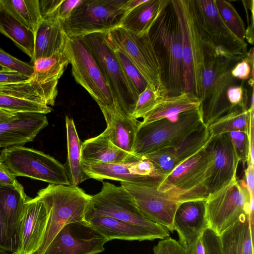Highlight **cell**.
<instances>
[{"label":"cell","instance_id":"obj_7","mask_svg":"<svg viewBox=\"0 0 254 254\" xmlns=\"http://www.w3.org/2000/svg\"><path fill=\"white\" fill-rule=\"evenodd\" d=\"M126 0H83L63 21L68 37L107 33L121 26L125 16Z\"/></svg>","mask_w":254,"mask_h":254},{"label":"cell","instance_id":"obj_45","mask_svg":"<svg viewBox=\"0 0 254 254\" xmlns=\"http://www.w3.org/2000/svg\"><path fill=\"white\" fill-rule=\"evenodd\" d=\"M31 78L6 68L0 70V85L25 81Z\"/></svg>","mask_w":254,"mask_h":254},{"label":"cell","instance_id":"obj_19","mask_svg":"<svg viewBox=\"0 0 254 254\" xmlns=\"http://www.w3.org/2000/svg\"><path fill=\"white\" fill-rule=\"evenodd\" d=\"M50 211L36 197H28L18 240L19 254H34L39 248L44 236Z\"/></svg>","mask_w":254,"mask_h":254},{"label":"cell","instance_id":"obj_12","mask_svg":"<svg viewBox=\"0 0 254 254\" xmlns=\"http://www.w3.org/2000/svg\"><path fill=\"white\" fill-rule=\"evenodd\" d=\"M209 229L220 236L243 215H253L254 197L237 179L205 200Z\"/></svg>","mask_w":254,"mask_h":254},{"label":"cell","instance_id":"obj_30","mask_svg":"<svg viewBox=\"0 0 254 254\" xmlns=\"http://www.w3.org/2000/svg\"><path fill=\"white\" fill-rule=\"evenodd\" d=\"M169 1L146 0L127 13L121 27L137 35L148 33L153 22Z\"/></svg>","mask_w":254,"mask_h":254},{"label":"cell","instance_id":"obj_48","mask_svg":"<svg viewBox=\"0 0 254 254\" xmlns=\"http://www.w3.org/2000/svg\"><path fill=\"white\" fill-rule=\"evenodd\" d=\"M184 254H207L203 240V235L193 243L182 247Z\"/></svg>","mask_w":254,"mask_h":254},{"label":"cell","instance_id":"obj_23","mask_svg":"<svg viewBox=\"0 0 254 254\" xmlns=\"http://www.w3.org/2000/svg\"><path fill=\"white\" fill-rule=\"evenodd\" d=\"M101 111L107 123L104 131L110 141L120 149L131 154L140 122L126 115L119 106Z\"/></svg>","mask_w":254,"mask_h":254},{"label":"cell","instance_id":"obj_15","mask_svg":"<svg viewBox=\"0 0 254 254\" xmlns=\"http://www.w3.org/2000/svg\"><path fill=\"white\" fill-rule=\"evenodd\" d=\"M108 240L87 222L64 226L43 254H98Z\"/></svg>","mask_w":254,"mask_h":254},{"label":"cell","instance_id":"obj_16","mask_svg":"<svg viewBox=\"0 0 254 254\" xmlns=\"http://www.w3.org/2000/svg\"><path fill=\"white\" fill-rule=\"evenodd\" d=\"M133 196L136 204L146 218L173 232V220L180 203L171 199L157 187L121 182Z\"/></svg>","mask_w":254,"mask_h":254},{"label":"cell","instance_id":"obj_40","mask_svg":"<svg viewBox=\"0 0 254 254\" xmlns=\"http://www.w3.org/2000/svg\"><path fill=\"white\" fill-rule=\"evenodd\" d=\"M0 65L31 77L34 73L32 64L22 61L5 52L0 47Z\"/></svg>","mask_w":254,"mask_h":254},{"label":"cell","instance_id":"obj_46","mask_svg":"<svg viewBox=\"0 0 254 254\" xmlns=\"http://www.w3.org/2000/svg\"><path fill=\"white\" fill-rule=\"evenodd\" d=\"M83 0H62L58 11L59 18L64 21L66 19Z\"/></svg>","mask_w":254,"mask_h":254},{"label":"cell","instance_id":"obj_26","mask_svg":"<svg viewBox=\"0 0 254 254\" xmlns=\"http://www.w3.org/2000/svg\"><path fill=\"white\" fill-rule=\"evenodd\" d=\"M87 222L109 241L115 239L139 241L160 239L157 235L143 227L108 216L96 217Z\"/></svg>","mask_w":254,"mask_h":254},{"label":"cell","instance_id":"obj_55","mask_svg":"<svg viewBox=\"0 0 254 254\" xmlns=\"http://www.w3.org/2000/svg\"></svg>","mask_w":254,"mask_h":254},{"label":"cell","instance_id":"obj_38","mask_svg":"<svg viewBox=\"0 0 254 254\" xmlns=\"http://www.w3.org/2000/svg\"><path fill=\"white\" fill-rule=\"evenodd\" d=\"M112 48L127 80L138 96L148 86L146 81L125 54Z\"/></svg>","mask_w":254,"mask_h":254},{"label":"cell","instance_id":"obj_29","mask_svg":"<svg viewBox=\"0 0 254 254\" xmlns=\"http://www.w3.org/2000/svg\"><path fill=\"white\" fill-rule=\"evenodd\" d=\"M201 104L200 100L192 93L159 97L153 108L143 117L141 122L146 124L195 109L200 107Z\"/></svg>","mask_w":254,"mask_h":254},{"label":"cell","instance_id":"obj_10","mask_svg":"<svg viewBox=\"0 0 254 254\" xmlns=\"http://www.w3.org/2000/svg\"><path fill=\"white\" fill-rule=\"evenodd\" d=\"M0 161L15 177L70 185L64 165L42 151L23 146L6 147L1 151Z\"/></svg>","mask_w":254,"mask_h":254},{"label":"cell","instance_id":"obj_5","mask_svg":"<svg viewBox=\"0 0 254 254\" xmlns=\"http://www.w3.org/2000/svg\"><path fill=\"white\" fill-rule=\"evenodd\" d=\"M180 26L183 54L185 92L199 99L201 79L207 55L214 53L200 36L192 12L190 0H171Z\"/></svg>","mask_w":254,"mask_h":254},{"label":"cell","instance_id":"obj_53","mask_svg":"<svg viewBox=\"0 0 254 254\" xmlns=\"http://www.w3.org/2000/svg\"><path fill=\"white\" fill-rule=\"evenodd\" d=\"M0 254H19L16 252H12L11 254H9L6 251L0 248Z\"/></svg>","mask_w":254,"mask_h":254},{"label":"cell","instance_id":"obj_28","mask_svg":"<svg viewBox=\"0 0 254 254\" xmlns=\"http://www.w3.org/2000/svg\"><path fill=\"white\" fill-rule=\"evenodd\" d=\"M252 219L243 215L219 236L221 254H253Z\"/></svg>","mask_w":254,"mask_h":254},{"label":"cell","instance_id":"obj_32","mask_svg":"<svg viewBox=\"0 0 254 254\" xmlns=\"http://www.w3.org/2000/svg\"><path fill=\"white\" fill-rule=\"evenodd\" d=\"M66 128L67 158L66 170L70 185L78 186L81 183L89 179L83 172L82 167L81 142L73 120L68 116L65 117Z\"/></svg>","mask_w":254,"mask_h":254},{"label":"cell","instance_id":"obj_51","mask_svg":"<svg viewBox=\"0 0 254 254\" xmlns=\"http://www.w3.org/2000/svg\"><path fill=\"white\" fill-rule=\"evenodd\" d=\"M16 116L17 113L0 109V122L13 119Z\"/></svg>","mask_w":254,"mask_h":254},{"label":"cell","instance_id":"obj_49","mask_svg":"<svg viewBox=\"0 0 254 254\" xmlns=\"http://www.w3.org/2000/svg\"><path fill=\"white\" fill-rule=\"evenodd\" d=\"M254 164L249 163L245 169V175L241 180L244 186L248 190L250 197H254Z\"/></svg>","mask_w":254,"mask_h":254},{"label":"cell","instance_id":"obj_6","mask_svg":"<svg viewBox=\"0 0 254 254\" xmlns=\"http://www.w3.org/2000/svg\"><path fill=\"white\" fill-rule=\"evenodd\" d=\"M104 216L143 227L163 240L169 237V231L165 227L150 221L142 214L131 194L122 186H117L103 182L101 190L91 195L85 219Z\"/></svg>","mask_w":254,"mask_h":254},{"label":"cell","instance_id":"obj_43","mask_svg":"<svg viewBox=\"0 0 254 254\" xmlns=\"http://www.w3.org/2000/svg\"><path fill=\"white\" fill-rule=\"evenodd\" d=\"M154 254H184V250L179 242L168 237L160 241L153 247Z\"/></svg>","mask_w":254,"mask_h":254},{"label":"cell","instance_id":"obj_25","mask_svg":"<svg viewBox=\"0 0 254 254\" xmlns=\"http://www.w3.org/2000/svg\"><path fill=\"white\" fill-rule=\"evenodd\" d=\"M67 37L62 20L55 17L42 18L35 35L32 63L38 58L48 57L64 52Z\"/></svg>","mask_w":254,"mask_h":254},{"label":"cell","instance_id":"obj_21","mask_svg":"<svg viewBox=\"0 0 254 254\" xmlns=\"http://www.w3.org/2000/svg\"><path fill=\"white\" fill-rule=\"evenodd\" d=\"M173 226L182 247L193 243L203 235L209 228L205 200L180 203L175 213Z\"/></svg>","mask_w":254,"mask_h":254},{"label":"cell","instance_id":"obj_18","mask_svg":"<svg viewBox=\"0 0 254 254\" xmlns=\"http://www.w3.org/2000/svg\"><path fill=\"white\" fill-rule=\"evenodd\" d=\"M207 145L211 152L213 159L209 185L210 194L237 179L236 172L240 160L229 133L212 136Z\"/></svg>","mask_w":254,"mask_h":254},{"label":"cell","instance_id":"obj_33","mask_svg":"<svg viewBox=\"0 0 254 254\" xmlns=\"http://www.w3.org/2000/svg\"><path fill=\"white\" fill-rule=\"evenodd\" d=\"M0 6L35 35L42 19L39 0H0Z\"/></svg>","mask_w":254,"mask_h":254},{"label":"cell","instance_id":"obj_4","mask_svg":"<svg viewBox=\"0 0 254 254\" xmlns=\"http://www.w3.org/2000/svg\"><path fill=\"white\" fill-rule=\"evenodd\" d=\"M202 124L200 107L146 124L140 122L131 154L141 157L172 146Z\"/></svg>","mask_w":254,"mask_h":254},{"label":"cell","instance_id":"obj_27","mask_svg":"<svg viewBox=\"0 0 254 254\" xmlns=\"http://www.w3.org/2000/svg\"><path fill=\"white\" fill-rule=\"evenodd\" d=\"M132 155L115 146L104 131L82 142L81 158L84 165L122 163Z\"/></svg>","mask_w":254,"mask_h":254},{"label":"cell","instance_id":"obj_14","mask_svg":"<svg viewBox=\"0 0 254 254\" xmlns=\"http://www.w3.org/2000/svg\"><path fill=\"white\" fill-rule=\"evenodd\" d=\"M82 167L89 179H110L157 188L167 176L151 160L133 154L124 162L82 164Z\"/></svg>","mask_w":254,"mask_h":254},{"label":"cell","instance_id":"obj_50","mask_svg":"<svg viewBox=\"0 0 254 254\" xmlns=\"http://www.w3.org/2000/svg\"><path fill=\"white\" fill-rule=\"evenodd\" d=\"M0 248L10 252H15L12 243L9 239L7 232L0 212Z\"/></svg>","mask_w":254,"mask_h":254},{"label":"cell","instance_id":"obj_24","mask_svg":"<svg viewBox=\"0 0 254 254\" xmlns=\"http://www.w3.org/2000/svg\"><path fill=\"white\" fill-rule=\"evenodd\" d=\"M232 67L219 75L201 102L202 122L207 127L233 110L227 101L226 91L230 86L241 81L232 76Z\"/></svg>","mask_w":254,"mask_h":254},{"label":"cell","instance_id":"obj_52","mask_svg":"<svg viewBox=\"0 0 254 254\" xmlns=\"http://www.w3.org/2000/svg\"><path fill=\"white\" fill-rule=\"evenodd\" d=\"M146 0H127L126 4V9L128 13L133 9L145 2Z\"/></svg>","mask_w":254,"mask_h":254},{"label":"cell","instance_id":"obj_20","mask_svg":"<svg viewBox=\"0 0 254 254\" xmlns=\"http://www.w3.org/2000/svg\"><path fill=\"white\" fill-rule=\"evenodd\" d=\"M48 125L45 114L18 112L12 120L0 122V147L22 146L32 142Z\"/></svg>","mask_w":254,"mask_h":254},{"label":"cell","instance_id":"obj_41","mask_svg":"<svg viewBox=\"0 0 254 254\" xmlns=\"http://www.w3.org/2000/svg\"><path fill=\"white\" fill-rule=\"evenodd\" d=\"M253 48L247 52L246 56L237 62L231 68V74L235 78L246 81L254 76Z\"/></svg>","mask_w":254,"mask_h":254},{"label":"cell","instance_id":"obj_42","mask_svg":"<svg viewBox=\"0 0 254 254\" xmlns=\"http://www.w3.org/2000/svg\"><path fill=\"white\" fill-rule=\"evenodd\" d=\"M236 154L245 168L249 161V135L242 131H232L229 133Z\"/></svg>","mask_w":254,"mask_h":254},{"label":"cell","instance_id":"obj_11","mask_svg":"<svg viewBox=\"0 0 254 254\" xmlns=\"http://www.w3.org/2000/svg\"><path fill=\"white\" fill-rule=\"evenodd\" d=\"M195 21L205 46L220 56L244 58L246 41L237 38L221 18L214 0H190Z\"/></svg>","mask_w":254,"mask_h":254},{"label":"cell","instance_id":"obj_17","mask_svg":"<svg viewBox=\"0 0 254 254\" xmlns=\"http://www.w3.org/2000/svg\"><path fill=\"white\" fill-rule=\"evenodd\" d=\"M211 137L208 127L202 124L174 145L142 157L152 161L163 173L167 175L177 166L203 148Z\"/></svg>","mask_w":254,"mask_h":254},{"label":"cell","instance_id":"obj_34","mask_svg":"<svg viewBox=\"0 0 254 254\" xmlns=\"http://www.w3.org/2000/svg\"><path fill=\"white\" fill-rule=\"evenodd\" d=\"M68 64L64 51L38 58L33 62L34 73L31 78L40 83L59 81Z\"/></svg>","mask_w":254,"mask_h":254},{"label":"cell","instance_id":"obj_9","mask_svg":"<svg viewBox=\"0 0 254 254\" xmlns=\"http://www.w3.org/2000/svg\"><path fill=\"white\" fill-rule=\"evenodd\" d=\"M106 36L112 48L126 55L151 89L160 97L167 96L159 59L148 33L137 35L119 27Z\"/></svg>","mask_w":254,"mask_h":254},{"label":"cell","instance_id":"obj_35","mask_svg":"<svg viewBox=\"0 0 254 254\" xmlns=\"http://www.w3.org/2000/svg\"><path fill=\"white\" fill-rule=\"evenodd\" d=\"M250 113L245 107H238L208 126L211 136L232 131H242L249 135Z\"/></svg>","mask_w":254,"mask_h":254},{"label":"cell","instance_id":"obj_47","mask_svg":"<svg viewBox=\"0 0 254 254\" xmlns=\"http://www.w3.org/2000/svg\"><path fill=\"white\" fill-rule=\"evenodd\" d=\"M0 185L17 187L21 185L0 161Z\"/></svg>","mask_w":254,"mask_h":254},{"label":"cell","instance_id":"obj_22","mask_svg":"<svg viewBox=\"0 0 254 254\" xmlns=\"http://www.w3.org/2000/svg\"><path fill=\"white\" fill-rule=\"evenodd\" d=\"M28 197L22 185L17 187L0 185V212L15 252Z\"/></svg>","mask_w":254,"mask_h":254},{"label":"cell","instance_id":"obj_3","mask_svg":"<svg viewBox=\"0 0 254 254\" xmlns=\"http://www.w3.org/2000/svg\"><path fill=\"white\" fill-rule=\"evenodd\" d=\"M207 144L168 174L158 190L179 203L206 200L210 194L213 164L212 153Z\"/></svg>","mask_w":254,"mask_h":254},{"label":"cell","instance_id":"obj_54","mask_svg":"<svg viewBox=\"0 0 254 254\" xmlns=\"http://www.w3.org/2000/svg\"><path fill=\"white\" fill-rule=\"evenodd\" d=\"M4 68H3L2 67H1L0 65V70H2Z\"/></svg>","mask_w":254,"mask_h":254},{"label":"cell","instance_id":"obj_13","mask_svg":"<svg viewBox=\"0 0 254 254\" xmlns=\"http://www.w3.org/2000/svg\"><path fill=\"white\" fill-rule=\"evenodd\" d=\"M82 37L107 82L116 103L131 117L138 96L127 80L107 40L106 33H92Z\"/></svg>","mask_w":254,"mask_h":254},{"label":"cell","instance_id":"obj_1","mask_svg":"<svg viewBox=\"0 0 254 254\" xmlns=\"http://www.w3.org/2000/svg\"><path fill=\"white\" fill-rule=\"evenodd\" d=\"M148 35L159 59L167 96L185 93L181 34L171 0L153 22Z\"/></svg>","mask_w":254,"mask_h":254},{"label":"cell","instance_id":"obj_44","mask_svg":"<svg viewBox=\"0 0 254 254\" xmlns=\"http://www.w3.org/2000/svg\"><path fill=\"white\" fill-rule=\"evenodd\" d=\"M39 7L42 18L58 17V11L62 0H39Z\"/></svg>","mask_w":254,"mask_h":254},{"label":"cell","instance_id":"obj_37","mask_svg":"<svg viewBox=\"0 0 254 254\" xmlns=\"http://www.w3.org/2000/svg\"><path fill=\"white\" fill-rule=\"evenodd\" d=\"M0 109L12 112H34L44 114L52 112L50 106L33 101L0 94Z\"/></svg>","mask_w":254,"mask_h":254},{"label":"cell","instance_id":"obj_2","mask_svg":"<svg viewBox=\"0 0 254 254\" xmlns=\"http://www.w3.org/2000/svg\"><path fill=\"white\" fill-rule=\"evenodd\" d=\"M91 195L78 186L49 184L40 190L36 197L50 211L41 246L34 254H43L54 238L65 225L87 222L85 213Z\"/></svg>","mask_w":254,"mask_h":254},{"label":"cell","instance_id":"obj_31","mask_svg":"<svg viewBox=\"0 0 254 254\" xmlns=\"http://www.w3.org/2000/svg\"><path fill=\"white\" fill-rule=\"evenodd\" d=\"M0 33L10 39L33 62L35 35L14 16L0 6Z\"/></svg>","mask_w":254,"mask_h":254},{"label":"cell","instance_id":"obj_39","mask_svg":"<svg viewBox=\"0 0 254 254\" xmlns=\"http://www.w3.org/2000/svg\"><path fill=\"white\" fill-rule=\"evenodd\" d=\"M160 96L148 86L138 97L131 117L137 119L150 111Z\"/></svg>","mask_w":254,"mask_h":254},{"label":"cell","instance_id":"obj_36","mask_svg":"<svg viewBox=\"0 0 254 254\" xmlns=\"http://www.w3.org/2000/svg\"><path fill=\"white\" fill-rule=\"evenodd\" d=\"M218 13L228 28L237 38L246 41V28L239 14L228 0H214Z\"/></svg>","mask_w":254,"mask_h":254},{"label":"cell","instance_id":"obj_8","mask_svg":"<svg viewBox=\"0 0 254 254\" xmlns=\"http://www.w3.org/2000/svg\"><path fill=\"white\" fill-rule=\"evenodd\" d=\"M64 52L75 81L90 94L100 109L119 106L83 37L67 36Z\"/></svg>","mask_w":254,"mask_h":254}]
</instances>
